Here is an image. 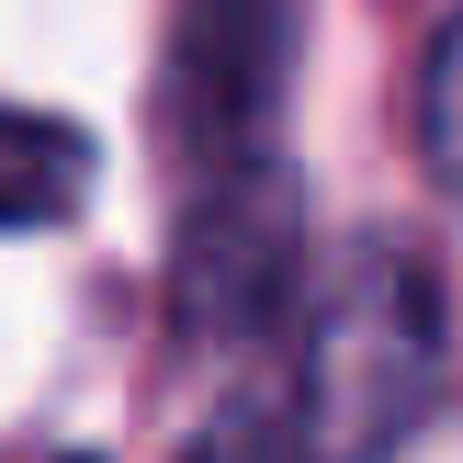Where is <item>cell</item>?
<instances>
[{
	"label": "cell",
	"instance_id": "1",
	"mask_svg": "<svg viewBox=\"0 0 463 463\" xmlns=\"http://www.w3.org/2000/svg\"><path fill=\"white\" fill-rule=\"evenodd\" d=\"M452 384V306L441 271L407 238H339L306 283V362H294V419L317 463H396L430 430Z\"/></svg>",
	"mask_w": 463,
	"mask_h": 463
},
{
	"label": "cell",
	"instance_id": "2",
	"mask_svg": "<svg viewBox=\"0 0 463 463\" xmlns=\"http://www.w3.org/2000/svg\"><path fill=\"white\" fill-rule=\"evenodd\" d=\"M283 306H306V181H294V158L260 147L203 170L193 215L170 238V317L203 351H238Z\"/></svg>",
	"mask_w": 463,
	"mask_h": 463
},
{
	"label": "cell",
	"instance_id": "3",
	"mask_svg": "<svg viewBox=\"0 0 463 463\" xmlns=\"http://www.w3.org/2000/svg\"><path fill=\"white\" fill-rule=\"evenodd\" d=\"M306 57V0H181L170 68H158V125L193 170L260 158V125L283 113Z\"/></svg>",
	"mask_w": 463,
	"mask_h": 463
},
{
	"label": "cell",
	"instance_id": "4",
	"mask_svg": "<svg viewBox=\"0 0 463 463\" xmlns=\"http://www.w3.org/2000/svg\"><path fill=\"white\" fill-rule=\"evenodd\" d=\"M102 181V147L90 125L68 113H34V102H0V238H34V226H68Z\"/></svg>",
	"mask_w": 463,
	"mask_h": 463
},
{
	"label": "cell",
	"instance_id": "5",
	"mask_svg": "<svg viewBox=\"0 0 463 463\" xmlns=\"http://www.w3.org/2000/svg\"><path fill=\"white\" fill-rule=\"evenodd\" d=\"M419 158H430V181L463 203V12L430 34V57H419Z\"/></svg>",
	"mask_w": 463,
	"mask_h": 463
},
{
	"label": "cell",
	"instance_id": "6",
	"mask_svg": "<svg viewBox=\"0 0 463 463\" xmlns=\"http://www.w3.org/2000/svg\"><path fill=\"white\" fill-rule=\"evenodd\" d=\"M181 463H317V452H306V419H294V407L238 396V407H226V419L203 430V441L181 452Z\"/></svg>",
	"mask_w": 463,
	"mask_h": 463
},
{
	"label": "cell",
	"instance_id": "7",
	"mask_svg": "<svg viewBox=\"0 0 463 463\" xmlns=\"http://www.w3.org/2000/svg\"><path fill=\"white\" fill-rule=\"evenodd\" d=\"M68 463H90V452H68Z\"/></svg>",
	"mask_w": 463,
	"mask_h": 463
}]
</instances>
